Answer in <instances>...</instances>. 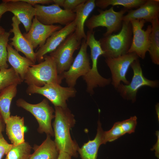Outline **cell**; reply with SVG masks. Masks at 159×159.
Masks as SVG:
<instances>
[{"mask_svg": "<svg viewBox=\"0 0 159 159\" xmlns=\"http://www.w3.org/2000/svg\"><path fill=\"white\" fill-rule=\"evenodd\" d=\"M54 111L55 119L52 125L56 146L59 152H65L75 157L79 148L72 139L70 133V129L75 123L74 116L67 107H55Z\"/></svg>", "mask_w": 159, "mask_h": 159, "instance_id": "obj_1", "label": "cell"}, {"mask_svg": "<svg viewBox=\"0 0 159 159\" xmlns=\"http://www.w3.org/2000/svg\"><path fill=\"white\" fill-rule=\"evenodd\" d=\"M63 79L62 75L58 73L54 59L50 55H46L43 61L28 68L24 81L28 86L41 87L50 83L60 85Z\"/></svg>", "mask_w": 159, "mask_h": 159, "instance_id": "obj_2", "label": "cell"}, {"mask_svg": "<svg viewBox=\"0 0 159 159\" xmlns=\"http://www.w3.org/2000/svg\"><path fill=\"white\" fill-rule=\"evenodd\" d=\"M132 33L130 21H123L120 31L117 34L104 36L99 41L105 52V58H115L127 53L132 39Z\"/></svg>", "mask_w": 159, "mask_h": 159, "instance_id": "obj_3", "label": "cell"}, {"mask_svg": "<svg viewBox=\"0 0 159 159\" xmlns=\"http://www.w3.org/2000/svg\"><path fill=\"white\" fill-rule=\"evenodd\" d=\"M16 104L18 107L30 112L34 117L39 124L37 130L39 133L44 132L51 136H54L51 122L55 117V115L53 114L55 111L49 105L47 99H44L37 104H32L20 98L16 100Z\"/></svg>", "mask_w": 159, "mask_h": 159, "instance_id": "obj_4", "label": "cell"}, {"mask_svg": "<svg viewBox=\"0 0 159 159\" xmlns=\"http://www.w3.org/2000/svg\"><path fill=\"white\" fill-rule=\"evenodd\" d=\"M97 11L99 14L92 15L87 20L85 25L90 31L99 26L106 28V32L103 34L104 36H106L121 29L123 17L128 10L124 8L119 11H116L112 6L108 9L103 10L99 9Z\"/></svg>", "mask_w": 159, "mask_h": 159, "instance_id": "obj_5", "label": "cell"}, {"mask_svg": "<svg viewBox=\"0 0 159 159\" xmlns=\"http://www.w3.org/2000/svg\"><path fill=\"white\" fill-rule=\"evenodd\" d=\"M26 92L29 95L34 94L42 95L49 100L54 107L66 108L67 107V101L69 98L74 97L77 91L74 87H63L60 84L50 83L41 87L29 85Z\"/></svg>", "mask_w": 159, "mask_h": 159, "instance_id": "obj_6", "label": "cell"}, {"mask_svg": "<svg viewBox=\"0 0 159 159\" xmlns=\"http://www.w3.org/2000/svg\"><path fill=\"white\" fill-rule=\"evenodd\" d=\"M130 66L133 73L131 81L128 85L121 83L115 89L123 99L134 103L136 100L138 90L140 88L144 86L157 87L159 82L158 80H151L145 77L139 59L133 61Z\"/></svg>", "mask_w": 159, "mask_h": 159, "instance_id": "obj_7", "label": "cell"}, {"mask_svg": "<svg viewBox=\"0 0 159 159\" xmlns=\"http://www.w3.org/2000/svg\"><path fill=\"white\" fill-rule=\"evenodd\" d=\"M81 41L77 40L74 32L50 53L49 55L55 62L59 74L61 75L69 69L74 60L73 54L80 48Z\"/></svg>", "mask_w": 159, "mask_h": 159, "instance_id": "obj_8", "label": "cell"}, {"mask_svg": "<svg viewBox=\"0 0 159 159\" xmlns=\"http://www.w3.org/2000/svg\"><path fill=\"white\" fill-rule=\"evenodd\" d=\"M34 17L41 23L51 25L59 24L65 26L73 21L75 14L72 11L62 9L54 4L48 6L36 4Z\"/></svg>", "mask_w": 159, "mask_h": 159, "instance_id": "obj_9", "label": "cell"}, {"mask_svg": "<svg viewBox=\"0 0 159 159\" xmlns=\"http://www.w3.org/2000/svg\"><path fill=\"white\" fill-rule=\"evenodd\" d=\"M87 47L86 40L82 39L80 50L72 64L68 70L61 75L68 87H74L78 78L85 75L91 69L87 52Z\"/></svg>", "mask_w": 159, "mask_h": 159, "instance_id": "obj_10", "label": "cell"}, {"mask_svg": "<svg viewBox=\"0 0 159 159\" xmlns=\"http://www.w3.org/2000/svg\"><path fill=\"white\" fill-rule=\"evenodd\" d=\"M135 53H128L116 58H105V62L111 74V83L116 89L122 82L128 85L130 82L126 78V74L131 64L138 59Z\"/></svg>", "mask_w": 159, "mask_h": 159, "instance_id": "obj_11", "label": "cell"}, {"mask_svg": "<svg viewBox=\"0 0 159 159\" xmlns=\"http://www.w3.org/2000/svg\"><path fill=\"white\" fill-rule=\"evenodd\" d=\"M131 24L132 37L131 44L128 52L135 53L142 59L148 52L150 47L149 36L152 30V26L148 25L145 30L143 29L146 22L143 19H134L130 21Z\"/></svg>", "mask_w": 159, "mask_h": 159, "instance_id": "obj_12", "label": "cell"}, {"mask_svg": "<svg viewBox=\"0 0 159 159\" xmlns=\"http://www.w3.org/2000/svg\"><path fill=\"white\" fill-rule=\"evenodd\" d=\"M75 28L74 21L53 33L45 44L38 48L35 52L37 61L39 63L42 62L44 56L55 50L69 35L74 32Z\"/></svg>", "mask_w": 159, "mask_h": 159, "instance_id": "obj_13", "label": "cell"}, {"mask_svg": "<svg viewBox=\"0 0 159 159\" xmlns=\"http://www.w3.org/2000/svg\"><path fill=\"white\" fill-rule=\"evenodd\" d=\"M62 28L60 25L44 24L34 17L29 31L23 34L34 49L43 45L53 33Z\"/></svg>", "mask_w": 159, "mask_h": 159, "instance_id": "obj_14", "label": "cell"}, {"mask_svg": "<svg viewBox=\"0 0 159 159\" xmlns=\"http://www.w3.org/2000/svg\"><path fill=\"white\" fill-rule=\"evenodd\" d=\"M7 11L11 12L21 23L26 33L29 31L36 9L32 5L22 0H4Z\"/></svg>", "mask_w": 159, "mask_h": 159, "instance_id": "obj_15", "label": "cell"}, {"mask_svg": "<svg viewBox=\"0 0 159 159\" xmlns=\"http://www.w3.org/2000/svg\"><path fill=\"white\" fill-rule=\"evenodd\" d=\"M12 28L9 32L14 34V37L10 39L11 41L9 44L17 51L22 53L26 57L34 64L37 61L35 52L30 43L21 33L19 27L21 23L18 19L14 16L12 18Z\"/></svg>", "mask_w": 159, "mask_h": 159, "instance_id": "obj_16", "label": "cell"}, {"mask_svg": "<svg viewBox=\"0 0 159 159\" xmlns=\"http://www.w3.org/2000/svg\"><path fill=\"white\" fill-rule=\"evenodd\" d=\"M94 33L93 30H88L86 40V43L90 49L92 66L86 75L85 77L88 80L92 82L99 81L102 78L98 70L97 61L99 57L103 55L105 53L101 48L100 41L95 39Z\"/></svg>", "mask_w": 159, "mask_h": 159, "instance_id": "obj_17", "label": "cell"}, {"mask_svg": "<svg viewBox=\"0 0 159 159\" xmlns=\"http://www.w3.org/2000/svg\"><path fill=\"white\" fill-rule=\"evenodd\" d=\"M159 0H147L143 4L135 10L128 11L124 15L123 21H130L134 19H143L146 22H150L159 17Z\"/></svg>", "mask_w": 159, "mask_h": 159, "instance_id": "obj_18", "label": "cell"}, {"mask_svg": "<svg viewBox=\"0 0 159 159\" xmlns=\"http://www.w3.org/2000/svg\"><path fill=\"white\" fill-rule=\"evenodd\" d=\"M96 6L95 0H87L78 6L73 11L75 14L74 20L76 25L74 32L77 40H86L84 26L87 19Z\"/></svg>", "mask_w": 159, "mask_h": 159, "instance_id": "obj_19", "label": "cell"}, {"mask_svg": "<svg viewBox=\"0 0 159 159\" xmlns=\"http://www.w3.org/2000/svg\"><path fill=\"white\" fill-rule=\"evenodd\" d=\"M6 134L12 144L17 145L25 142L26 130L24 117L17 115L11 116L5 122Z\"/></svg>", "mask_w": 159, "mask_h": 159, "instance_id": "obj_20", "label": "cell"}, {"mask_svg": "<svg viewBox=\"0 0 159 159\" xmlns=\"http://www.w3.org/2000/svg\"><path fill=\"white\" fill-rule=\"evenodd\" d=\"M7 61L24 81L28 68L34 64L28 58L21 56L9 43L7 44Z\"/></svg>", "mask_w": 159, "mask_h": 159, "instance_id": "obj_21", "label": "cell"}, {"mask_svg": "<svg viewBox=\"0 0 159 159\" xmlns=\"http://www.w3.org/2000/svg\"><path fill=\"white\" fill-rule=\"evenodd\" d=\"M34 153L29 159H57L59 151L51 136L47 135L46 139L40 145H35Z\"/></svg>", "mask_w": 159, "mask_h": 159, "instance_id": "obj_22", "label": "cell"}, {"mask_svg": "<svg viewBox=\"0 0 159 159\" xmlns=\"http://www.w3.org/2000/svg\"><path fill=\"white\" fill-rule=\"evenodd\" d=\"M104 131L99 120L97 133L95 138L93 140H89L78 150L82 159H97L99 147L103 144Z\"/></svg>", "mask_w": 159, "mask_h": 159, "instance_id": "obj_23", "label": "cell"}, {"mask_svg": "<svg viewBox=\"0 0 159 159\" xmlns=\"http://www.w3.org/2000/svg\"><path fill=\"white\" fill-rule=\"evenodd\" d=\"M17 84L10 85L0 92V113L5 123L10 115V107L12 99L16 96Z\"/></svg>", "mask_w": 159, "mask_h": 159, "instance_id": "obj_24", "label": "cell"}, {"mask_svg": "<svg viewBox=\"0 0 159 159\" xmlns=\"http://www.w3.org/2000/svg\"><path fill=\"white\" fill-rule=\"evenodd\" d=\"M152 30L149 36L150 55L152 62L159 64V17L153 19L151 22Z\"/></svg>", "mask_w": 159, "mask_h": 159, "instance_id": "obj_25", "label": "cell"}, {"mask_svg": "<svg viewBox=\"0 0 159 159\" xmlns=\"http://www.w3.org/2000/svg\"><path fill=\"white\" fill-rule=\"evenodd\" d=\"M147 0H97L96 6L101 9H105L110 5H120L128 10L138 8L144 4Z\"/></svg>", "mask_w": 159, "mask_h": 159, "instance_id": "obj_26", "label": "cell"}, {"mask_svg": "<svg viewBox=\"0 0 159 159\" xmlns=\"http://www.w3.org/2000/svg\"><path fill=\"white\" fill-rule=\"evenodd\" d=\"M23 82L12 67L0 70V92L10 85H20Z\"/></svg>", "mask_w": 159, "mask_h": 159, "instance_id": "obj_27", "label": "cell"}, {"mask_svg": "<svg viewBox=\"0 0 159 159\" xmlns=\"http://www.w3.org/2000/svg\"><path fill=\"white\" fill-rule=\"evenodd\" d=\"M32 147L27 142L13 145L5 159H29Z\"/></svg>", "mask_w": 159, "mask_h": 159, "instance_id": "obj_28", "label": "cell"}, {"mask_svg": "<svg viewBox=\"0 0 159 159\" xmlns=\"http://www.w3.org/2000/svg\"><path fill=\"white\" fill-rule=\"evenodd\" d=\"M10 34L9 32L6 31L0 34V70L8 68L9 65L7 63L8 57L7 47Z\"/></svg>", "mask_w": 159, "mask_h": 159, "instance_id": "obj_29", "label": "cell"}, {"mask_svg": "<svg viewBox=\"0 0 159 159\" xmlns=\"http://www.w3.org/2000/svg\"><path fill=\"white\" fill-rule=\"evenodd\" d=\"M125 134L122 129L119 122H115L109 130L104 131L103 137V144L107 142H111L117 139Z\"/></svg>", "mask_w": 159, "mask_h": 159, "instance_id": "obj_30", "label": "cell"}, {"mask_svg": "<svg viewBox=\"0 0 159 159\" xmlns=\"http://www.w3.org/2000/svg\"><path fill=\"white\" fill-rule=\"evenodd\" d=\"M137 119L136 116H134L127 119L119 122L120 125L125 134H131L135 132L137 124Z\"/></svg>", "mask_w": 159, "mask_h": 159, "instance_id": "obj_31", "label": "cell"}, {"mask_svg": "<svg viewBox=\"0 0 159 159\" xmlns=\"http://www.w3.org/2000/svg\"><path fill=\"white\" fill-rule=\"evenodd\" d=\"M87 0H63L62 7L64 10L73 11L78 6L85 3Z\"/></svg>", "mask_w": 159, "mask_h": 159, "instance_id": "obj_32", "label": "cell"}, {"mask_svg": "<svg viewBox=\"0 0 159 159\" xmlns=\"http://www.w3.org/2000/svg\"><path fill=\"white\" fill-rule=\"evenodd\" d=\"M13 145L9 143L3 137L0 138V159L6 155Z\"/></svg>", "mask_w": 159, "mask_h": 159, "instance_id": "obj_33", "label": "cell"}, {"mask_svg": "<svg viewBox=\"0 0 159 159\" xmlns=\"http://www.w3.org/2000/svg\"><path fill=\"white\" fill-rule=\"evenodd\" d=\"M23 1L26 2L32 6L38 4H49L53 3V0H22Z\"/></svg>", "mask_w": 159, "mask_h": 159, "instance_id": "obj_34", "label": "cell"}, {"mask_svg": "<svg viewBox=\"0 0 159 159\" xmlns=\"http://www.w3.org/2000/svg\"><path fill=\"white\" fill-rule=\"evenodd\" d=\"M156 135L157 137V140L156 143L150 149L152 151L155 150V156L158 158H159V132L157 130L156 131Z\"/></svg>", "mask_w": 159, "mask_h": 159, "instance_id": "obj_35", "label": "cell"}, {"mask_svg": "<svg viewBox=\"0 0 159 159\" xmlns=\"http://www.w3.org/2000/svg\"><path fill=\"white\" fill-rule=\"evenodd\" d=\"M7 11L6 2L4 0H3L2 2L0 3V21L2 15Z\"/></svg>", "mask_w": 159, "mask_h": 159, "instance_id": "obj_36", "label": "cell"}, {"mask_svg": "<svg viewBox=\"0 0 159 159\" xmlns=\"http://www.w3.org/2000/svg\"><path fill=\"white\" fill-rule=\"evenodd\" d=\"M5 123L0 113V138L3 137L2 132L4 131Z\"/></svg>", "mask_w": 159, "mask_h": 159, "instance_id": "obj_37", "label": "cell"}, {"mask_svg": "<svg viewBox=\"0 0 159 159\" xmlns=\"http://www.w3.org/2000/svg\"><path fill=\"white\" fill-rule=\"evenodd\" d=\"M155 109L156 111L158 120H159V104L157 103L155 105Z\"/></svg>", "mask_w": 159, "mask_h": 159, "instance_id": "obj_38", "label": "cell"}, {"mask_svg": "<svg viewBox=\"0 0 159 159\" xmlns=\"http://www.w3.org/2000/svg\"><path fill=\"white\" fill-rule=\"evenodd\" d=\"M5 31V29L2 26H0V34L4 32Z\"/></svg>", "mask_w": 159, "mask_h": 159, "instance_id": "obj_39", "label": "cell"}]
</instances>
